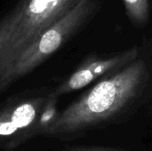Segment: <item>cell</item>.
<instances>
[{"mask_svg": "<svg viewBox=\"0 0 152 151\" xmlns=\"http://www.w3.org/2000/svg\"><path fill=\"white\" fill-rule=\"evenodd\" d=\"M129 19L137 25L145 24L150 15L149 0H123Z\"/></svg>", "mask_w": 152, "mask_h": 151, "instance_id": "cell-7", "label": "cell"}, {"mask_svg": "<svg viewBox=\"0 0 152 151\" xmlns=\"http://www.w3.org/2000/svg\"><path fill=\"white\" fill-rule=\"evenodd\" d=\"M143 60L99 81L60 114L45 136L72 141L107 125L121 116L138 98L147 79Z\"/></svg>", "mask_w": 152, "mask_h": 151, "instance_id": "cell-1", "label": "cell"}, {"mask_svg": "<svg viewBox=\"0 0 152 151\" xmlns=\"http://www.w3.org/2000/svg\"><path fill=\"white\" fill-rule=\"evenodd\" d=\"M139 53V49L134 47L107 58L87 59L53 92L60 97L80 90L129 65L137 59Z\"/></svg>", "mask_w": 152, "mask_h": 151, "instance_id": "cell-5", "label": "cell"}, {"mask_svg": "<svg viewBox=\"0 0 152 151\" xmlns=\"http://www.w3.org/2000/svg\"><path fill=\"white\" fill-rule=\"evenodd\" d=\"M58 99L59 96L54 94L53 92L48 93L37 124L38 136L45 135L47 131L57 119L60 114V111L58 110Z\"/></svg>", "mask_w": 152, "mask_h": 151, "instance_id": "cell-6", "label": "cell"}, {"mask_svg": "<svg viewBox=\"0 0 152 151\" xmlns=\"http://www.w3.org/2000/svg\"><path fill=\"white\" fill-rule=\"evenodd\" d=\"M95 9V0H80L69 12L45 30L0 77V93L56 53L94 15Z\"/></svg>", "mask_w": 152, "mask_h": 151, "instance_id": "cell-3", "label": "cell"}, {"mask_svg": "<svg viewBox=\"0 0 152 151\" xmlns=\"http://www.w3.org/2000/svg\"><path fill=\"white\" fill-rule=\"evenodd\" d=\"M66 151H127L121 149L116 148H106V147H84V148H76Z\"/></svg>", "mask_w": 152, "mask_h": 151, "instance_id": "cell-9", "label": "cell"}, {"mask_svg": "<svg viewBox=\"0 0 152 151\" xmlns=\"http://www.w3.org/2000/svg\"><path fill=\"white\" fill-rule=\"evenodd\" d=\"M47 96L16 98L0 108V149L12 150L38 136L37 124Z\"/></svg>", "mask_w": 152, "mask_h": 151, "instance_id": "cell-4", "label": "cell"}, {"mask_svg": "<svg viewBox=\"0 0 152 151\" xmlns=\"http://www.w3.org/2000/svg\"><path fill=\"white\" fill-rule=\"evenodd\" d=\"M79 1L20 0L6 14L7 31L0 55V77L24 50Z\"/></svg>", "mask_w": 152, "mask_h": 151, "instance_id": "cell-2", "label": "cell"}, {"mask_svg": "<svg viewBox=\"0 0 152 151\" xmlns=\"http://www.w3.org/2000/svg\"><path fill=\"white\" fill-rule=\"evenodd\" d=\"M6 31H7V18L5 15L2 19H0V55L4 47Z\"/></svg>", "mask_w": 152, "mask_h": 151, "instance_id": "cell-8", "label": "cell"}]
</instances>
